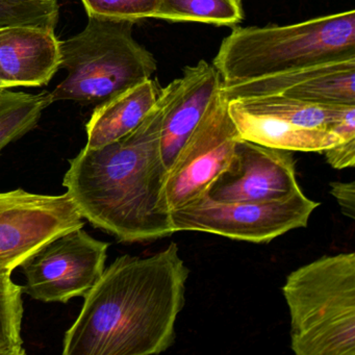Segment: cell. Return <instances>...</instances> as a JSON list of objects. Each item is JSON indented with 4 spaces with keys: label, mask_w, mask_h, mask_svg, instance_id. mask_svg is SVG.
Wrapping results in <instances>:
<instances>
[{
    "label": "cell",
    "mask_w": 355,
    "mask_h": 355,
    "mask_svg": "<svg viewBox=\"0 0 355 355\" xmlns=\"http://www.w3.org/2000/svg\"><path fill=\"white\" fill-rule=\"evenodd\" d=\"M190 270L172 242L150 257L122 255L94 286L63 340L64 355H153L175 340Z\"/></svg>",
    "instance_id": "6da1fadb"
},
{
    "label": "cell",
    "mask_w": 355,
    "mask_h": 355,
    "mask_svg": "<svg viewBox=\"0 0 355 355\" xmlns=\"http://www.w3.org/2000/svg\"><path fill=\"white\" fill-rule=\"evenodd\" d=\"M173 82L162 88L138 128L101 148L85 146L64 176L63 186L83 218L126 243L173 234L161 205L167 170L161 155V126Z\"/></svg>",
    "instance_id": "7a4b0ae2"
},
{
    "label": "cell",
    "mask_w": 355,
    "mask_h": 355,
    "mask_svg": "<svg viewBox=\"0 0 355 355\" xmlns=\"http://www.w3.org/2000/svg\"><path fill=\"white\" fill-rule=\"evenodd\" d=\"M355 58V11L288 26H234L213 65L223 85Z\"/></svg>",
    "instance_id": "3957f363"
},
{
    "label": "cell",
    "mask_w": 355,
    "mask_h": 355,
    "mask_svg": "<svg viewBox=\"0 0 355 355\" xmlns=\"http://www.w3.org/2000/svg\"><path fill=\"white\" fill-rule=\"evenodd\" d=\"M297 355H355V253L325 255L282 286Z\"/></svg>",
    "instance_id": "277c9868"
},
{
    "label": "cell",
    "mask_w": 355,
    "mask_h": 355,
    "mask_svg": "<svg viewBox=\"0 0 355 355\" xmlns=\"http://www.w3.org/2000/svg\"><path fill=\"white\" fill-rule=\"evenodd\" d=\"M134 24L90 15L82 32L61 41L66 78L49 92L51 101L101 105L151 78L157 60L135 40Z\"/></svg>",
    "instance_id": "5b68a950"
},
{
    "label": "cell",
    "mask_w": 355,
    "mask_h": 355,
    "mask_svg": "<svg viewBox=\"0 0 355 355\" xmlns=\"http://www.w3.org/2000/svg\"><path fill=\"white\" fill-rule=\"evenodd\" d=\"M319 205L301 189L266 202L222 203L202 196L170 211V218L175 232H207L263 244L291 230L306 227Z\"/></svg>",
    "instance_id": "8992f818"
},
{
    "label": "cell",
    "mask_w": 355,
    "mask_h": 355,
    "mask_svg": "<svg viewBox=\"0 0 355 355\" xmlns=\"http://www.w3.org/2000/svg\"><path fill=\"white\" fill-rule=\"evenodd\" d=\"M239 139L221 87L166 174L161 191L163 209L170 213L205 196L232 163Z\"/></svg>",
    "instance_id": "52a82bcc"
},
{
    "label": "cell",
    "mask_w": 355,
    "mask_h": 355,
    "mask_svg": "<svg viewBox=\"0 0 355 355\" xmlns=\"http://www.w3.org/2000/svg\"><path fill=\"white\" fill-rule=\"evenodd\" d=\"M83 228L53 239L22 263L26 294L42 302L67 303L96 284L105 269L110 244Z\"/></svg>",
    "instance_id": "ba28073f"
},
{
    "label": "cell",
    "mask_w": 355,
    "mask_h": 355,
    "mask_svg": "<svg viewBox=\"0 0 355 355\" xmlns=\"http://www.w3.org/2000/svg\"><path fill=\"white\" fill-rule=\"evenodd\" d=\"M84 226L67 193L0 192V276H11L46 243Z\"/></svg>",
    "instance_id": "9c48e42d"
},
{
    "label": "cell",
    "mask_w": 355,
    "mask_h": 355,
    "mask_svg": "<svg viewBox=\"0 0 355 355\" xmlns=\"http://www.w3.org/2000/svg\"><path fill=\"white\" fill-rule=\"evenodd\" d=\"M292 153L240 138L232 163L214 180L205 196L222 203L284 198L300 189Z\"/></svg>",
    "instance_id": "30bf717a"
},
{
    "label": "cell",
    "mask_w": 355,
    "mask_h": 355,
    "mask_svg": "<svg viewBox=\"0 0 355 355\" xmlns=\"http://www.w3.org/2000/svg\"><path fill=\"white\" fill-rule=\"evenodd\" d=\"M228 101L280 95L325 105H355V58L286 73L223 85Z\"/></svg>",
    "instance_id": "8fae6325"
},
{
    "label": "cell",
    "mask_w": 355,
    "mask_h": 355,
    "mask_svg": "<svg viewBox=\"0 0 355 355\" xmlns=\"http://www.w3.org/2000/svg\"><path fill=\"white\" fill-rule=\"evenodd\" d=\"M61 68V41L55 28L38 26L0 28V86H45Z\"/></svg>",
    "instance_id": "7c38bea8"
},
{
    "label": "cell",
    "mask_w": 355,
    "mask_h": 355,
    "mask_svg": "<svg viewBox=\"0 0 355 355\" xmlns=\"http://www.w3.org/2000/svg\"><path fill=\"white\" fill-rule=\"evenodd\" d=\"M221 87L219 72L205 60L184 68L182 78L173 80L161 126V155L167 172Z\"/></svg>",
    "instance_id": "4fadbf2b"
},
{
    "label": "cell",
    "mask_w": 355,
    "mask_h": 355,
    "mask_svg": "<svg viewBox=\"0 0 355 355\" xmlns=\"http://www.w3.org/2000/svg\"><path fill=\"white\" fill-rule=\"evenodd\" d=\"M228 113L240 138L263 146L302 153H323L344 142L325 130L300 128L274 116L257 113L243 107L236 99L228 101Z\"/></svg>",
    "instance_id": "5bb4252c"
},
{
    "label": "cell",
    "mask_w": 355,
    "mask_h": 355,
    "mask_svg": "<svg viewBox=\"0 0 355 355\" xmlns=\"http://www.w3.org/2000/svg\"><path fill=\"white\" fill-rule=\"evenodd\" d=\"M161 90L157 80L149 78L97 105L87 123L86 147L101 148L132 132L155 107Z\"/></svg>",
    "instance_id": "9a60e30c"
},
{
    "label": "cell",
    "mask_w": 355,
    "mask_h": 355,
    "mask_svg": "<svg viewBox=\"0 0 355 355\" xmlns=\"http://www.w3.org/2000/svg\"><path fill=\"white\" fill-rule=\"evenodd\" d=\"M243 17L242 0H161L153 18L234 28Z\"/></svg>",
    "instance_id": "2e32d148"
},
{
    "label": "cell",
    "mask_w": 355,
    "mask_h": 355,
    "mask_svg": "<svg viewBox=\"0 0 355 355\" xmlns=\"http://www.w3.org/2000/svg\"><path fill=\"white\" fill-rule=\"evenodd\" d=\"M53 103L49 93L16 92L0 105V155L14 141L34 130L43 112Z\"/></svg>",
    "instance_id": "e0dca14e"
},
{
    "label": "cell",
    "mask_w": 355,
    "mask_h": 355,
    "mask_svg": "<svg viewBox=\"0 0 355 355\" xmlns=\"http://www.w3.org/2000/svg\"><path fill=\"white\" fill-rule=\"evenodd\" d=\"M24 286L0 276V355H24L21 336Z\"/></svg>",
    "instance_id": "ac0fdd59"
},
{
    "label": "cell",
    "mask_w": 355,
    "mask_h": 355,
    "mask_svg": "<svg viewBox=\"0 0 355 355\" xmlns=\"http://www.w3.org/2000/svg\"><path fill=\"white\" fill-rule=\"evenodd\" d=\"M59 17L57 0H0V28L38 26L55 30Z\"/></svg>",
    "instance_id": "d6986e66"
},
{
    "label": "cell",
    "mask_w": 355,
    "mask_h": 355,
    "mask_svg": "<svg viewBox=\"0 0 355 355\" xmlns=\"http://www.w3.org/2000/svg\"><path fill=\"white\" fill-rule=\"evenodd\" d=\"M161 0H82L88 16L97 15L137 24L153 18Z\"/></svg>",
    "instance_id": "ffe728a7"
},
{
    "label": "cell",
    "mask_w": 355,
    "mask_h": 355,
    "mask_svg": "<svg viewBox=\"0 0 355 355\" xmlns=\"http://www.w3.org/2000/svg\"><path fill=\"white\" fill-rule=\"evenodd\" d=\"M326 162L334 169L353 168L355 166V140L338 143L323 151Z\"/></svg>",
    "instance_id": "44dd1931"
},
{
    "label": "cell",
    "mask_w": 355,
    "mask_h": 355,
    "mask_svg": "<svg viewBox=\"0 0 355 355\" xmlns=\"http://www.w3.org/2000/svg\"><path fill=\"white\" fill-rule=\"evenodd\" d=\"M330 194L340 205L346 217L355 219V182H332L329 184Z\"/></svg>",
    "instance_id": "7402d4cb"
},
{
    "label": "cell",
    "mask_w": 355,
    "mask_h": 355,
    "mask_svg": "<svg viewBox=\"0 0 355 355\" xmlns=\"http://www.w3.org/2000/svg\"><path fill=\"white\" fill-rule=\"evenodd\" d=\"M15 93L16 92L10 90V89H0V105H1L3 101L9 99L10 97L14 96Z\"/></svg>",
    "instance_id": "603a6c76"
},
{
    "label": "cell",
    "mask_w": 355,
    "mask_h": 355,
    "mask_svg": "<svg viewBox=\"0 0 355 355\" xmlns=\"http://www.w3.org/2000/svg\"><path fill=\"white\" fill-rule=\"evenodd\" d=\"M0 89H3V87L0 86Z\"/></svg>",
    "instance_id": "cb8c5ba5"
},
{
    "label": "cell",
    "mask_w": 355,
    "mask_h": 355,
    "mask_svg": "<svg viewBox=\"0 0 355 355\" xmlns=\"http://www.w3.org/2000/svg\"><path fill=\"white\" fill-rule=\"evenodd\" d=\"M242 1H243V0H242Z\"/></svg>",
    "instance_id": "d4e9b609"
}]
</instances>
